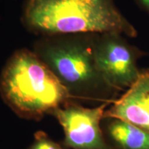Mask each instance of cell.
Returning a JSON list of instances; mask_svg holds the SVG:
<instances>
[{"mask_svg": "<svg viewBox=\"0 0 149 149\" xmlns=\"http://www.w3.org/2000/svg\"><path fill=\"white\" fill-rule=\"evenodd\" d=\"M0 95L18 117L40 120L73 100L65 87L34 51L20 49L0 74Z\"/></svg>", "mask_w": 149, "mask_h": 149, "instance_id": "3", "label": "cell"}, {"mask_svg": "<svg viewBox=\"0 0 149 149\" xmlns=\"http://www.w3.org/2000/svg\"><path fill=\"white\" fill-rule=\"evenodd\" d=\"M23 22L42 36L115 32L135 37L137 31L114 0H27Z\"/></svg>", "mask_w": 149, "mask_h": 149, "instance_id": "1", "label": "cell"}, {"mask_svg": "<svg viewBox=\"0 0 149 149\" xmlns=\"http://www.w3.org/2000/svg\"><path fill=\"white\" fill-rule=\"evenodd\" d=\"M111 103L84 107L71 100L52 115L64 130L63 144L68 149H111L104 138L102 122Z\"/></svg>", "mask_w": 149, "mask_h": 149, "instance_id": "5", "label": "cell"}, {"mask_svg": "<svg viewBox=\"0 0 149 149\" xmlns=\"http://www.w3.org/2000/svg\"><path fill=\"white\" fill-rule=\"evenodd\" d=\"M104 117L120 119L149 132V68L141 69L135 82L110 104Z\"/></svg>", "mask_w": 149, "mask_h": 149, "instance_id": "6", "label": "cell"}, {"mask_svg": "<svg viewBox=\"0 0 149 149\" xmlns=\"http://www.w3.org/2000/svg\"><path fill=\"white\" fill-rule=\"evenodd\" d=\"M139 8L149 14V0H134Z\"/></svg>", "mask_w": 149, "mask_h": 149, "instance_id": "9", "label": "cell"}, {"mask_svg": "<svg viewBox=\"0 0 149 149\" xmlns=\"http://www.w3.org/2000/svg\"><path fill=\"white\" fill-rule=\"evenodd\" d=\"M28 149H68L64 144H60L53 140L44 131L35 133L34 140Z\"/></svg>", "mask_w": 149, "mask_h": 149, "instance_id": "8", "label": "cell"}, {"mask_svg": "<svg viewBox=\"0 0 149 149\" xmlns=\"http://www.w3.org/2000/svg\"><path fill=\"white\" fill-rule=\"evenodd\" d=\"M102 128L111 149H149V132L126 121L104 117Z\"/></svg>", "mask_w": 149, "mask_h": 149, "instance_id": "7", "label": "cell"}, {"mask_svg": "<svg viewBox=\"0 0 149 149\" xmlns=\"http://www.w3.org/2000/svg\"><path fill=\"white\" fill-rule=\"evenodd\" d=\"M96 33L43 36L35 53L66 89L72 100L112 103L119 92L107 83L97 68Z\"/></svg>", "mask_w": 149, "mask_h": 149, "instance_id": "2", "label": "cell"}, {"mask_svg": "<svg viewBox=\"0 0 149 149\" xmlns=\"http://www.w3.org/2000/svg\"><path fill=\"white\" fill-rule=\"evenodd\" d=\"M125 37L115 32L95 35L97 68L108 84L119 93L135 82L141 71L139 60L149 57V53L130 44Z\"/></svg>", "mask_w": 149, "mask_h": 149, "instance_id": "4", "label": "cell"}]
</instances>
